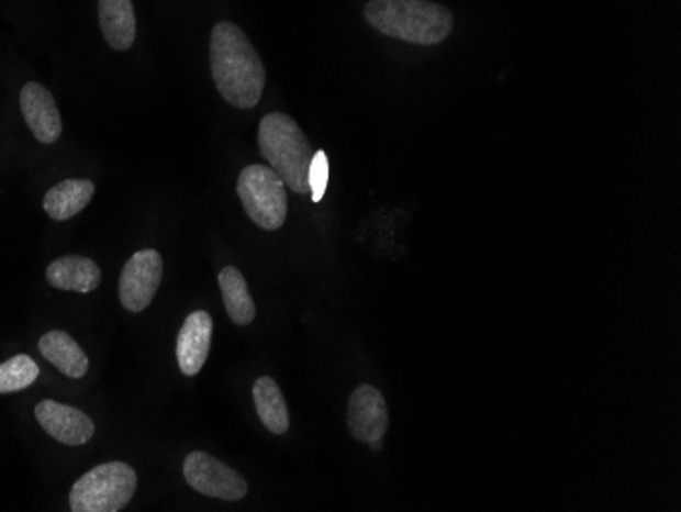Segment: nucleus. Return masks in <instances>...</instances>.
Returning <instances> with one entry per match:
<instances>
[{
    "instance_id": "obj_1",
    "label": "nucleus",
    "mask_w": 681,
    "mask_h": 512,
    "mask_svg": "<svg viewBox=\"0 0 681 512\" xmlns=\"http://www.w3.org/2000/svg\"><path fill=\"white\" fill-rule=\"evenodd\" d=\"M211 71L223 100L235 109H254L266 88V68L249 37L231 21L211 33Z\"/></svg>"
},
{
    "instance_id": "obj_2",
    "label": "nucleus",
    "mask_w": 681,
    "mask_h": 512,
    "mask_svg": "<svg viewBox=\"0 0 681 512\" xmlns=\"http://www.w3.org/2000/svg\"><path fill=\"white\" fill-rule=\"evenodd\" d=\"M366 21L382 35L414 45H437L454 33V13L431 0H369Z\"/></svg>"
},
{
    "instance_id": "obj_3",
    "label": "nucleus",
    "mask_w": 681,
    "mask_h": 512,
    "mask_svg": "<svg viewBox=\"0 0 681 512\" xmlns=\"http://www.w3.org/2000/svg\"><path fill=\"white\" fill-rule=\"evenodd\" d=\"M257 145L282 182L297 194H311L309 168L313 162L311 143L299 123L284 113H268L259 123Z\"/></svg>"
},
{
    "instance_id": "obj_4",
    "label": "nucleus",
    "mask_w": 681,
    "mask_h": 512,
    "mask_svg": "<svg viewBox=\"0 0 681 512\" xmlns=\"http://www.w3.org/2000/svg\"><path fill=\"white\" fill-rule=\"evenodd\" d=\"M137 490V474L125 461H107L71 486L70 511L119 512Z\"/></svg>"
},
{
    "instance_id": "obj_5",
    "label": "nucleus",
    "mask_w": 681,
    "mask_h": 512,
    "mask_svg": "<svg viewBox=\"0 0 681 512\" xmlns=\"http://www.w3.org/2000/svg\"><path fill=\"white\" fill-rule=\"evenodd\" d=\"M237 197L257 227L276 231L284 225L288 216L286 185L270 166L254 164L242 170Z\"/></svg>"
},
{
    "instance_id": "obj_6",
    "label": "nucleus",
    "mask_w": 681,
    "mask_h": 512,
    "mask_svg": "<svg viewBox=\"0 0 681 512\" xmlns=\"http://www.w3.org/2000/svg\"><path fill=\"white\" fill-rule=\"evenodd\" d=\"M185 478L190 488L204 497L235 502L247 494V482L242 474L204 452H192L186 456Z\"/></svg>"
},
{
    "instance_id": "obj_7",
    "label": "nucleus",
    "mask_w": 681,
    "mask_h": 512,
    "mask_svg": "<svg viewBox=\"0 0 681 512\" xmlns=\"http://www.w3.org/2000/svg\"><path fill=\"white\" fill-rule=\"evenodd\" d=\"M164 278V259L156 249H142L129 257L121 282L119 299L129 313L145 311L159 290Z\"/></svg>"
},
{
    "instance_id": "obj_8",
    "label": "nucleus",
    "mask_w": 681,
    "mask_h": 512,
    "mask_svg": "<svg viewBox=\"0 0 681 512\" xmlns=\"http://www.w3.org/2000/svg\"><path fill=\"white\" fill-rule=\"evenodd\" d=\"M347 425L359 443L382 449V437L390 425L382 392L373 386H357L347 404Z\"/></svg>"
},
{
    "instance_id": "obj_9",
    "label": "nucleus",
    "mask_w": 681,
    "mask_h": 512,
    "mask_svg": "<svg viewBox=\"0 0 681 512\" xmlns=\"http://www.w3.org/2000/svg\"><path fill=\"white\" fill-rule=\"evenodd\" d=\"M35 416L43 431L56 442L85 445L94 437V423L88 414L68 404H59L56 400H42L35 407Z\"/></svg>"
},
{
    "instance_id": "obj_10",
    "label": "nucleus",
    "mask_w": 681,
    "mask_h": 512,
    "mask_svg": "<svg viewBox=\"0 0 681 512\" xmlns=\"http://www.w3.org/2000/svg\"><path fill=\"white\" fill-rule=\"evenodd\" d=\"M21 113L25 116L29 131L42 143H56L62 135V114L57 111L56 100L45 86L29 82L21 90Z\"/></svg>"
},
{
    "instance_id": "obj_11",
    "label": "nucleus",
    "mask_w": 681,
    "mask_h": 512,
    "mask_svg": "<svg viewBox=\"0 0 681 512\" xmlns=\"http://www.w3.org/2000/svg\"><path fill=\"white\" fill-rule=\"evenodd\" d=\"M213 342V319L204 311H197L186 316L185 325L178 333L176 357L185 376H197L211 352Z\"/></svg>"
},
{
    "instance_id": "obj_12",
    "label": "nucleus",
    "mask_w": 681,
    "mask_h": 512,
    "mask_svg": "<svg viewBox=\"0 0 681 512\" xmlns=\"http://www.w3.org/2000/svg\"><path fill=\"white\" fill-rule=\"evenodd\" d=\"M45 276L49 286L54 288L82 294L97 290L102 280L99 264H94L90 257L82 256L57 257L56 261L49 264Z\"/></svg>"
},
{
    "instance_id": "obj_13",
    "label": "nucleus",
    "mask_w": 681,
    "mask_h": 512,
    "mask_svg": "<svg viewBox=\"0 0 681 512\" xmlns=\"http://www.w3.org/2000/svg\"><path fill=\"white\" fill-rule=\"evenodd\" d=\"M102 35L114 52H127L135 43L137 19L131 0H99Z\"/></svg>"
},
{
    "instance_id": "obj_14",
    "label": "nucleus",
    "mask_w": 681,
    "mask_h": 512,
    "mask_svg": "<svg viewBox=\"0 0 681 512\" xmlns=\"http://www.w3.org/2000/svg\"><path fill=\"white\" fill-rule=\"evenodd\" d=\"M94 192L97 188L90 180H64L49 188L43 199V211L54 221H68L85 211Z\"/></svg>"
},
{
    "instance_id": "obj_15",
    "label": "nucleus",
    "mask_w": 681,
    "mask_h": 512,
    "mask_svg": "<svg viewBox=\"0 0 681 512\" xmlns=\"http://www.w3.org/2000/svg\"><path fill=\"white\" fill-rule=\"evenodd\" d=\"M42 356L54 364L57 370L68 378H85L88 371V357L85 349L71 340L66 331H49L40 340Z\"/></svg>"
},
{
    "instance_id": "obj_16",
    "label": "nucleus",
    "mask_w": 681,
    "mask_h": 512,
    "mask_svg": "<svg viewBox=\"0 0 681 512\" xmlns=\"http://www.w3.org/2000/svg\"><path fill=\"white\" fill-rule=\"evenodd\" d=\"M219 286H221V294H223L228 319L235 325H243V327L252 325L256 319V302L249 294V288L242 271L233 266L223 268L219 274Z\"/></svg>"
},
{
    "instance_id": "obj_17",
    "label": "nucleus",
    "mask_w": 681,
    "mask_h": 512,
    "mask_svg": "<svg viewBox=\"0 0 681 512\" xmlns=\"http://www.w3.org/2000/svg\"><path fill=\"white\" fill-rule=\"evenodd\" d=\"M254 402H256L257 414L266 428L273 435H284L290 428V413H288L282 390L268 376L257 378L254 385Z\"/></svg>"
},
{
    "instance_id": "obj_18",
    "label": "nucleus",
    "mask_w": 681,
    "mask_h": 512,
    "mask_svg": "<svg viewBox=\"0 0 681 512\" xmlns=\"http://www.w3.org/2000/svg\"><path fill=\"white\" fill-rule=\"evenodd\" d=\"M40 376V366L29 356H14L0 364V394L25 390Z\"/></svg>"
},
{
    "instance_id": "obj_19",
    "label": "nucleus",
    "mask_w": 681,
    "mask_h": 512,
    "mask_svg": "<svg viewBox=\"0 0 681 512\" xmlns=\"http://www.w3.org/2000/svg\"><path fill=\"white\" fill-rule=\"evenodd\" d=\"M309 186H311V199L321 202L328 186V157L325 152H316L309 168Z\"/></svg>"
}]
</instances>
